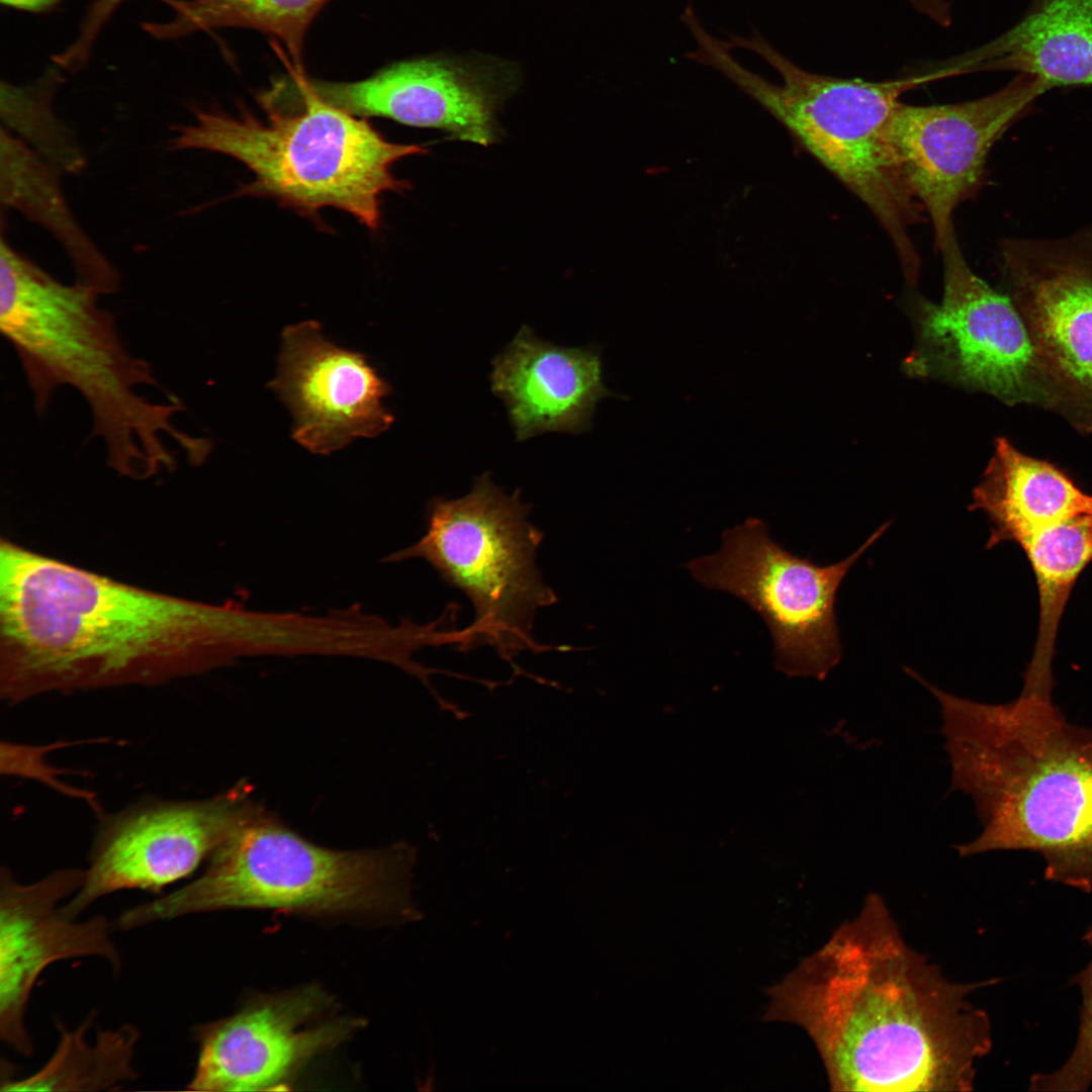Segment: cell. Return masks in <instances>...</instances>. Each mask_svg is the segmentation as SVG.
<instances>
[{
    "mask_svg": "<svg viewBox=\"0 0 1092 1092\" xmlns=\"http://www.w3.org/2000/svg\"><path fill=\"white\" fill-rule=\"evenodd\" d=\"M85 870H56L22 884L6 868L0 875V1037L22 1056L34 1052L25 1025L28 999L53 963L80 957L105 960L114 972L121 956L103 915L84 921L68 917L60 903L81 887Z\"/></svg>",
    "mask_w": 1092,
    "mask_h": 1092,
    "instance_id": "14",
    "label": "cell"
},
{
    "mask_svg": "<svg viewBox=\"0 0 1092 1092\" xmlns=\"http://www.w3.org/2000/svg\"><path fill=\"white\" fill-rule=\"evenodd\" d=\"M60 1L61 0H1V2L8 7L25 11L47 10Z\"/></svg>",
    "mask_w": 1092,
    "mask_h": 1092,
    "instance_id": "29",
    "label": "cell"
},
{
    "mask_svg": "<svg viewBox=\"0 0 1092 1092\" xmlns=\"http://www.w3.org/2000/svg\"><path fill=\"white\" fill-rule=\"evenodd\" d=\"M920 14L937 25L948 27L952 23L951 8L947 0H907Z\"/></svg>",
    "mask_w": 1092,
    "mask_h": 1092,
    "instance_id": "28",
    "label": "cell"
},
{
    "mask_svg": "<svg viewBox=\"0 0 1092 1092\" xmlns=\"http://www.w3.org/2000/svg\"><path fill=\"white\" fill-rule=\"evenodd\" d=\"M1048 90L1039 77L1019 73L998 91L973 100L898 104L892 144L906 183L932 224L937 249L954 231L958 206L982 186L993 145Z\"/></svg>",
    "mask_w": 1092,
    "mask_h": 1092,
    "instance_id": "12",
    "label": "cell"
},
{
    "mask_svg": "<svg viewBox=\"0 0 1092 1092\" xmlns=\"http://www.w3.org/2000/svg\"><path fill=\"white\" fill-rule=\"evenodd\" d=\"M694 59L754 99L871 210L890 238L907 283L915 286L921 259L911 229L925 213L903 176L891 123L902 95L945 76L929 70L869 81L815 74L758 34L733 36L727 46L706 34Z\"/></svg>",
    "mask_w": 1092,
    "mask_h": 1092,
    "instance_id": "5",
    "label": "cell"
},
{
    "mask_svg": "<svg viewBox=\"0 0 1092 1092\" xmlns=\"http://www.w3.org/2000/svg\"><path fill=\"white\" fill-rule=\"evenodd\" d=\"M996 983L948 981L870 893L854 918L767 989L764 1020L806 1030L832 1091H971L992 1037L988 1014L968 997Z\"/></svg>",
    "mask_w": 1092,
    "mask_h": 1092,
    "instance_id": "1",
    "label": "cell"
},
{
    "mask_svg": "<svg viewBox=\"0 0 1092 1092\" xmlns=\"http://www.w3.org/2000/svg\"><path fill=\"white\" fill-rule=\"evenodd\" d=\"M531 507L519 489L507 493L483 473L466 495L431 499L424 535L383 559H423L467 597L474 618L458 629L457 650L490 646L509 661L526 650H558L533 635L537 611L559 598L536 564L544 534L529 521Z\"/></svg>",
    "mask_w": 1092,
    "mask_h": 1092,
    "instance_id": "8",
    "label": "cell"
},
{
    "mask_svg": "<svg viewBox=\"0 0 1092 1092\" xmlns=\"http://www.w3.org/2000/svg\"><path fill=\"white\" fill-rule=\"evenodd\" d=\"M1076 242L1004 241L1013 296L1061 400L1092 412V250Z\"/></svg>",
    "mask_w": 1092,
    "mask_h": 1092,
    "instance_id": "15",
    "label": "cell"
},
{
    "mask_svg": "<svg viewBox=\"0 0 1092 1092\" xmlns=\"http://www.w3.org/2000/svg\"><path fill=\"white\" fill-rule=\"evenodd\" d=\"M1092 946V925L1084 935ZM1081 989L1082 1006L1077 1040L1070 1057L1052 1073L1030 1078L1031 1091H1086L1092 1084V960L1073 979Z\"/></svg>",
    "mask_w": 1092,
    "mask_h": 1092,
    "instance_id": "26",
    "label": "cell"
},
{
    "mask_svg": "<svg viewBox=\"0 0 1092 1092\" xmlns=\"http://www.w3.org/2000/svg\"><path fill=\"white\" fill-rule=\"evenodd\" d=\"M328 1L184 0L169 23L152 25L151 31L170 37L214 27L252 28L279 39L298 63L307 28Z\"/></svg>",
    "mask_w": 1092,
    "mask_h": 1092,
    "instance_id": "24",
    "label": "cell"
},
{
    "mask_svg": "<svg viewBox=\"0 0 1092 1092\" xmlns=\"http://www.w3.org/2000/svg\"><path fill=\"white\" fill-rule=\"evenodd\" d=\"M940 707L951 790L971 797L982 825L960 856L1026 850L1044 878L1092 890V729L1069 722L1053 691L1023 688L1013 701L986 704L921 677Z\"/></svg>",
    "mask_w": 1092,
    "mask_h": 1092,
    "instance_id": "3",
    "label": "cell"
},
{
    "mask_svg": "<svg viewBox=\"0 0 1092 1092\" xmlns=\"http://www.w3.org/2000/svg\"><path fill=\"white\" fill-rule=\"evenodd\" d=\"M327 1004L317 988H301L195 1027L198 1057L186 1089H288L285 1085L299 1068L360 1026L353 1018L317 1019Z\"/></svg>",
    "mask_w": 1092,
    "mask_h": 1092,
    "instance_id": "13",
    "label": "cell"
},
{
    "mask_svg": "<svg viewBox=\"0 0 1092 1092\" xmlns=\"http://www.w3.org/2000/svg\"><path fill=\"white\" fill-rule=\"evenodd\" d=\"M1020 547L1035 576L1039 607L1034 649L1023 685L1054 688L1053 659L1061 619L1078 577L1092 561V514L1042 530Z\"/></svg>",
    "mask_w": 1092,
    "mask_h": 1092,
    "instance_id": "22",
    "label": "cell"
},
{
    "mask_svg": "<svg viewBox=\"0 0 1092 1092\" xmlns=\"http://www.w3.org/2000/svg\"><path fill=\"white\" fill-rule=\"evenodd\" d=\"M452 604H454V603H452ZM454 605H456V606H457V607L459 608V606H458L457 604H454ZM459 609H460V608H459ZM455 629H456V628H455ZM454 640H455V630H454ZM453 645H454V644H453Z\"/></svg>",
    "mask_w": 1092,
    "mask_h": 1092,
    "instance_id": "31",
    "label": "cell"
},
{
    "mask_svg": "<svg viewBox=\"0 0 1092 1092\" xmlns=\"http://www.w3.org/2000/svg\"><path fill=\"white\" fill-rule=\"evenodd\" d=\"M64 745L66 743L30 745L8 741L2 742L1 770L3 774L36 780L66 796L81 799L96 813L100 814L101 807L95 799V794L71 787L62 782L59 775L63 771L49 764L47 754L52 749Z\"/></svg>",
    "mask_w": 1092,
    "mask_h": 1092,
    "instance_id": "27",
    "label": "cell"
},
{
    "mask_svg": "<svg viewBox=\"0 0 1092 1092\" xmlns=\"http://www.w3.org/2000/svg\"><path fill=\"white\" fill-rule=\"evenodd\" d=\"M968 509L983 512L990 523L987 549L1002 542L1020 546L1042 530L1092 514V495L1055 465L998 438Z\"/></svg>",
    "mask_w": 1092,
    "mask_h": 1092,
    "instance_id": "20",
    "label": "cell"
},
{
    "mask_svg": "<svg viewBox=\"0 0 1092 1092\" xmlns=\"http://www.w3.org/2000/svg\"><path fill=\"white\" fill-rule=\"evenodd\" d=\"M51 76L24 86L2 82L1 117L7 128L39 154L60 174L79 173L86 164L73 131L55 114Z\"/></svg>",
    "mask_w": 1092,
    "mask_h": 1092,
    "instance_id": "25",
    "label": "cell"
},
{
    "mask_svg": "<svg viewBox=\"0 0 1092 1092\" xmlns=\"http://www.w3.org/2000/svg\"><path fill=\"white\" fill-rule=\"evenodd\" d=\"M60 173L12 132L0 131V198L48 230L70 258L76 282L113 293L119 274L74 217L62 192Z\"/></svg>",
    "mask_w": 1092,
    "mask_h": 1092,
    "instance_id": "21",
    "label": "cell"
},
{
    "mask_svg": "<svg viewBox=\"0 0 1092 1092\" xmlns=\"http://www.w3.org/2000/svg\"><path fill=\"white\" fill-rule=\"evenodd\" d=\"M412 856L404 846L339 850L318 845L253 804L194 881L133 906L118 930L216 910L281 909L341 915L406 907Z\"/></svg>",
    "mask_w": 1092,
    "mask_h": 1092,
    "instance_id": "7",
    "label": "cell"
},
{
    "mask_svg": "<svg viewBox=\"0 0 1092 1092\" xmlns=\"http://www.w3.org/2000/svg\"><path fill=\"white\" fill-rule=\"evenodd\" d=\"M254 802L243 782L200 800L140 801L102 816L83 883L62 907L77 918L123 890L154 893L186 878L229 837Z\"/></svg>",
    "mask_w": 1092,
    "mask_h": 1092,
    "instance_id": "11",
    "label": "cell"
},
{
    "mask_svg": "<svg viewBox=\"0 0 1092 1092\" xmlns=\"http://www.w3.org/2000/svg\"><path fill=\"white\" fill-rule=\"evenodd\" d=\"M943 294L913 297L914 345L905 372L991 394L1005 403H1057L1060 395L1013 300L968 264L956 231L938 248Z\"/></svg>",
    "mask_w": 1092,
    "mask_h": 1092,
    "instance_id": "9",
    "label": "cell"
},
{
    "mask_svg": "<svg viewBox=\"0 0 1092 1092\" xmlns=\"http://www.w3.org/2000/svg\"><path fill=\"white\" fill-rule=\"evenodd\" d=\"M293 87H278L260 101L267 119L242 110L234 117L195 110V122L176 125L171 150H204L230 156L254 174L242 195L268 196L283 206L314 215L332 206L370 230L381 220V195L411 184L391 173L403 157L428 151L387 141L363 117L335 107L310 88L300 70Z\"/></svg>",
    "mask_w": 1092,
    "mask_h": 1092,
    "instance_id": "6",
    "label": "cell"
},
{
    "mask_svg": "<svg viewBox=\"0 0 1092 1092\" xmlns=\"http://www.w3.org/2000/svg\"><path fill=\"white\" fill-rule=\"evenodd\" d=\"M100 294L79 282L67 285L14 251L2 236L0 328L16 351L34 406L42 412L62 385L76 389L90 407L92 435L102 438L108 465L119 474L147 478L175 464L171 439L194 465L211 444L173 424L184 410L174 398L149 400L141 385H158L150 364L123 346Z\"/></svg>",
    "mask_w": 1092,
    "mask_h": 1092,
    "instance_id": "4",
    "label": "cell"
},
{
    "mask_svg": "<svg viewBox=\"0 0 1092 1092\" xmlns=\"http://www.w3.org/2000/svg\"><path fill=\"white\" fill-rule=\"evenodd\" d=\"M890 524L881 525L845 559L820 565L776 542L761 519L748 518L722 533L719 551L692 559L687 568L705 587L726 592L758 614L770 632L779 671L822 680L842 658L838 589Z\"/></svg>",
    "mask_w": 1092,
    "mask_h": 1092,
    "instance_id": "10",
    "label": "cell"
},
{
    "mask_svg": "<svg viewBox=\"0 0 1092 1092\" xmlns=\"http://www.w3.org/2000/svg\"><path fill=\"white\" fill-rule=\"evenodd\" d=\"M268 385L292 414V438L314 454L376 437L394 420L382 405L390 386L364 355L328 341L314 321L284 329L278 373Z\"/></svg>",
    "mask_w": 1092,
    "mask_h": 1092,
    "instance_id": "16",
    "label": "cell"
},
{
    "mask_svg": "<svg viewBox=\"0 0 1092 1092\" xmlns=\"http://www.w3.org/2000/svg\"><path fill=\"white\" fill-rule=\"evenodd\" d=\"M90 1015L76 1030L58 1025L61 1038L51 1060L35 1074L2 1082L1 1091H93L138 1078L132 1066L138 1030L131 1025L100 1030L94 1043L85 1039Z\"/></svg>",
    "mask_w": 1092,
    "mask_h": 1092,
    "instance_id": "23",
    "label": "cell"
},
{
    "mask_svg": "<svg viewBox=\"0 0 1092 1092\" xmlns=\"http://www.w3.org/2000/svg\"><path fill=\"white\" fill-rule=\"evenodd\" d=\"M491 388L506 404L518 441L548 432L580 434L598 401L612 395L590 349L540 340L523 326L493 360Z\"/></svg>",
    "mask_w": 1092,
    "mask_h": 1092,
    "instance_id": "18",
    "label": "cell"
},
{
    "mask_svg": "<svg viewBox=\"0 0 1092 1092\" xmlns=\"http://www.w3.org/2000/svg\"><path fill=\"white\" fill-rule=\"evenodd\" d=\"M935 67L949 77L1016 71L1039 77L1050 89L1092 85V0H1036L1008 31Z\"/></svg>",
    "mask_w": 1092,
    "mask_h": 1092,
    "instance_id": "19",
    "label": "cell"
},
{
    "mask_svg": "<svg viewBox=\"0 0 1092 1092\" xmlns=\"http://www.w3.org/2000/svg\"><path fill=\"white\" fill-rule=\"evenodd\" d=\"M118 1L119 0H101L100 9L105 11L106 9L110 8L114 3L118 2Z\"/></svg>",
    "mask_w": 1092,
    "mask_h": 1092,
    "instance_id": "30",
    "label": "cell"
},
{
    "mask_svg": "<svg viewBox=\"0 0 1092 1092\" xmlns=\"http://www.w3.org/2000/svg\"><path fill=\"white\" fill-rule=\"evenodd\" d=\"M251 611L153 592L0 541V697L156 686L250 657Z\"/></svg>",
    "mask_w": 1092,
    "mask_h": 1092,
    "instance_id": "2",
    "label": "cell"
},
{
    "mask_svg": "<svg viewBox=\"0 0 1092 1092\" xmlns=\"http://www.w3.org/2000/svg\"><path fill=\"white\" fill-rule=\"evenodd\" d=\"M327 103L358 117H386L439 128L453 139L488 146L496 139L500 92L470 68L437 58L405 60L354 82L308 79Z\"/></svg>",
    "mask_w": 1092,
    "mask_h": 1092,
    "instance_id": "17",
    "label": "cell"
}]
</instances>
